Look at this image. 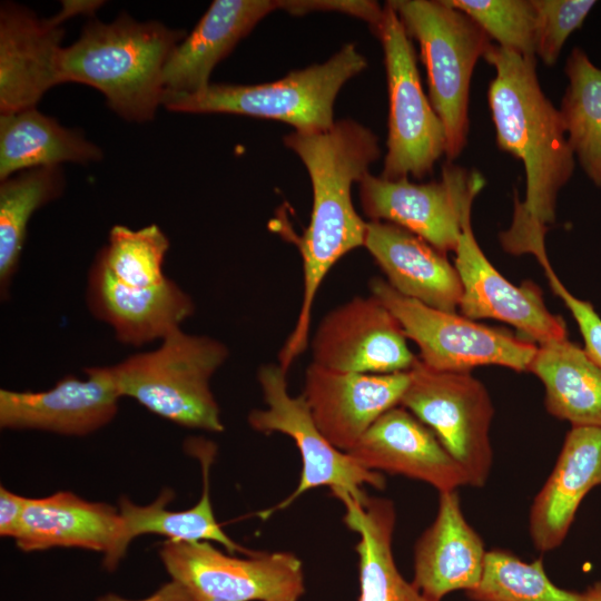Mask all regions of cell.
<instances>
[{
	"label": "cell",
	"mask_w": 601,
	"mask_h": 601,
	"mask_svg": "<svg viewBox=\"0 0 601 601\" xmlns=\"http://www.w3.org/2000/svg\"><path fill=\"white\" fill-rule=\"evenodd\" d=\"M486 553L462 512L457 492H442L436 516L415 545L412 583L432 601L469 591L480 582Z\"/></svg>",
	"instance_id": "7402d4cb"
},
{
	"label": "cell",
	"mask_w": 601,
	"mask_h": 601,
	"mask_svg": "<svg viewBox=\"0 0 601 601\" xmlns=\"http://www.w3.org/2000/svg\"><path fill=\"white\" fill-rule=\"evenodd\" d=\"M62 3L61 11L51 18L59 26L75 16L91 14L102 4L101 1H63Z\"/></svg>",
	"instance_id": "f35d334b"
},
{
	"label": "cell",
	"mask_w": 601,
	"mask_h": 601,
	"mask_svg": "<svg viewBox=\"0 0 601 601\" xmlns=\"http://www.w3.org/2000/svg\"><path fill=\"white\" fill-rule=\"evenodd\" d=\"M286 374L279 364L260 366L257 378L267 408L253 410L248 423L257 432H278L293 439L302 456V474L294 492L277 505L262 512V519L289 506L302 494L319 486H328L332 493L348 492L356 499L367 495L364 485L384 489L385 477L382 473L361 466L322 434L303 394L289 395Z\"/></svg>",
	"instance_id": "8fae6325"
},
{
	"label": "cell",
	"mask_w": 601,
	"mask_h": 601,
	"mask_svg": "<svg viewBox=\"0 0 601 601\" xmlns=\"http://www.w3.org/2000/svg\"><path fill=\"white\" fill-rule=\"evenodd\" d=\"M364 247L396 292L430 307L455 313L462 285L446 254L387 221H367Z\"/></svg>",
	"instance_id": "44dd1931"
},
{
	"label": "cell",
	"mask_w": 601,
	"mask_h": 601,
	"mask_svg": "<svg viewBox=\"0 0 601 601\" xmlns=\"http://www.w3.org/2000/svg\"><path fill=\"white\" fill-rule=\"evenodd\" d=\"M466 594L473 601H589L587 591L554 585L541 559L526 563L503 550L486 553L480 582Z\"/></svg>",
	"instance_id": "4dcf8cb0"
},
{
	"label": "cell",
	"mask_w": 601,
	"mask_h": 601,
	"mask_svg": "<svg viewBox=\"0 0 601 601\" xmlns=\"http://www.w3.org/2000/svg\"><path fill=\"white\" fill-rule=\"evenodd\" d=\"M408 383L410 371L341 372L312 362L303 396L322 434L347 453L385 412L401 404Z\"/></svg>",
	"instance_id": "9a60e30c"
},
{
	"label": "cell",
	"mask_w": 601,
	"mask_h": 601,
	"mask_svg": "<svg viewBox=\"0 0 601 601\" xmlns=\"http://www.w3.org/2000/svg\"><path fill=\"white\" fill-rule=\"evenodd\" d=\"M400 405L436 435L465 472L469 485L486 483L493 463L490 427L494 408L477 378L470 372L436 371L417 358Z\"/></svg>",
	"instance_id": "ba28073f"
},
{
	"label": "cell",
	"mask_w": 601,
	"mask_h": 601,
	"mask_svg": "<svg viewBox=\"0 0 601 601\" xmlns=\"http://www.w3.org/2000/svg\"><path fill=\"white\" fill-rule=\"evenodd\" d=\"M529 372L544 385L551 415L601 428V366L584 348L568 338L539 345Z\"/></svg>",
	"instance_id": "484cf974"
},
{
	"label": "cell",
	"mask_w": 601,
	"mask_h": 601,
	"mask_svg": "<svg viewBox=\"0 0 601 601\" xmlns=\"http://www.w3.org/2000/svg\"><path fill=\"white\" fill-rule=\"evenodd\" d=\"M370 286L372 295L400 322L405 336L417 345L418 358L430 368L470 372L475 366L499 365L529 372L538 349L532 342L430 307L400 294L382 278L372 279Z\"/></svg>",
	"instance_id": "9c48e42d"
},
{
	"label": "cell",
	"mask_w": 601,
	"mask_h": 601,
	"mask_svg": "<svg viewBox=\"0 0 601 601\" xmlns=\"http://www.w3.org/2000/svg\"><path fill=\"white\" fill-rule=\"evenodd\" d=\"M601 485V428L572 426L546 482L530 510L529 529L541 552L565 539L584 496Z\"/></svg>",
	"instance_id": "603a6c76"
},
{
	"label": "cell",
	"mask_w": 601,
	"mask_h": 601,
	"mask_svg": "<svg viewBox=\"0 0 601 601\" xmlns=\"http://www.w3.org/2000/svg\"><path fill=\"white\" fill-rule=\"evenodd\" d=\"M347 453L366 470L422 481L440 493L469 485L436 435L401 405L385 412Z\"/></svg>",
	"instance_id": "ac0fdd59"
},
{
	"label": "cell",
	"mask_w": 601,
	"mask_h": 601,
	"mask_svg": "<svg viewBox=\"0 0 601 601\" xmlns=\"http://www.w3.org/2000/svg\"><path fill=\"white\" fill-rule=\"evenodd\" d=\"M86 303L121 344L135 347L164 339L195 312L193 298L175 280L131 286L119 280L97 256L87 276Z\"/></svg>",
	"instance_id": "e0dca14e"
},
{
	"label": "cell",
	"mask_w": 601,
	"mask_h": 601,
	"mask_svg": "<svg viewBox=\"0 0 601 601\" xmlns=\"http://www.w3.org/2000/svg\"><path fill=\"white\" fill-rule=\"evenodd\" d=\"M159 555L171 580L195 601H298L305 591L302 561L289 552L238 558L209 541L167 540Z\"/></svg>",
	"instance_id": "30bf717a"
},
{
	"label": "cell",
	"mask_w": 601,
	"mask_h": 601,
	"mask_svg": "<svg viewBox=\"0 0 601 601\" xmlns=\"http://www.w3.org/2000/svg\"><path fill=\"white\" fill-rule=\"evenodd\" d=\"M305 165L313 187L311 221L299 243L304 294L294 329L278 359L288 371L307 346L312 307L332 266L364 246L366 224L356 213L351 190L381 156L377 136L362 124L341 119L321 132L293 131L283 139Z\"/></svg>",
	"instance_id": "7a4b0ae2"
},
{
	"label": "cell",
	"mask_w": 601,
	"mask_h": 601,
	"mask_svg": "<svg viewBox=\"0 0 601 601\" xmlns=\"http://www.w3.org/2000/svg\"><path fill=\"white\" fill-rule=\"evenodd\" d=\"M344 505L345 525L359 536L358 601H432L400 573L393 556L392 539L396 513L392 501L368 496L356 499L348 492L332 493Z\"/></svg>",
	"instance_id": "d4e9b609"
},
{
	"label": "cell",
	"mask_w": 601,
	"mask_h": 601,
	"mask_svg": "<svg viewBox=\"0 0 601 601\" xmlns=\"http://www.w3.org/2000/svg\"><path fill=\"white\" fill-rule=\"evenodd\" d=\"M65 187L60 166L20 171L0 184V293L7 299L18 270L32 214Z\"/></svg>",
	"instance_id": "f1b7e54d"
},
{
	"label": "cell",
	"mask_w": 601,
	"mask_h": 601,
	"mask_svg": "<svg viewBox=\"0 0 601 601\" xmlns=\"http://www.w3.org/2000/svg\"><path fill=\"white\" fill-rule=\"evenodd\" d=\"M381 41L388 90L387 152L381 177L423 178L444 155V126L425 96L412 38L386 2L374 33Z\"/></svg>",
	"instance_id": "52a82bcc"
},
{
	"label": "cell",
	"mask_w": 601,
	"mask_h": 601,
	"mask_svg": "<svg viewBox=\"0 0 601 601\" xmlns=\"http://www.w3.org/2000/svg\"><path fill=\"white\" fill-rule=\"evenodd\" d=\"M454 253L463 316L508 323L539 345L568 338L564 321L548 309L534 283L515 286L494 268L475 239L471 219L464 223Z\"/></svg>",
	"instance_id": "5bb4252c"
},
{
	"label": "cell",
	"mask_w": 601,
	"mask_h": 601,
	"mask_svg": "<svg viewBox=\"0 0 601 601\" xmlns=\"http://www.w3.org/2000/svg\"><path fill=\"white\" fill-rule=\"evenodd\" d=\"M367 66L355 43H346L323 63L294 70L257 85L209 83L185 95H166L170 111L235 114L286 122L295 131L321 132L335 124L334 104L341 88Z\"/></svg>",
	"instance_id": "5b68a950"
},
{
	"label": "cell",
	"mask_w": 601,
	"mask_h": 601,
	"mask_svg": "<svg viewBox=\"0 0 601 601\" xmlns=\"http://www.w3.org/2000/svg\"><path fill=\"white\" fill-rule=\"evenodd\" d=\"M101 158L98 146L36 108L0 116V181L28 169Z\"/></svg>",
	"instance_id": "83f0119b"
},
{
	"label": "cell",
	"mask_w": 601,
	"mask_h": 601,
	"mask_svg": "<svg viewBox=\"0 0 601 601\" xmlns=\"http://www.w3.org/2000/svg\"><path fill=\"white\" fill-rule=\"evenodd\" d=\"M14 541L24 552L56 546L101 552L104 566L109 571L117 568L126 553L119 510L65 491L28 497Z\"/></svg>",
	"instance_id": "ffe728a7"
},
{
	"label": "cell",
	"mask_w": 601,
	"mask_h": 601,
	"mask_svg": "<svg viewBox=\"0 0 601 601\" xmlns=\"http://www.w3.org/2000/svg\"><path fill=\"white\" fill-rule=\"evenodd\" d=\"M571 314L584 341V351L601 366V317L590 302H578Z\"/></svg>",
	"instance_id": "d590c367"
},
{
	"label": "cell",
	"mask_w": 601,
	"mask_h": 601,
	"mask_svg": "<svg viewBox=\"0 0 601 601\" xmlns=\"http://www.w3.org/2000/svg\"><path fill=\"white\" fill-rule=\"evenodd\" d=\"M85 373L86 378L68 375L47 391L0 390V426L82 436L107 425L121 397L109 366Z\"/></svg>",
	"instance_id": "2e32d148"
},
{
	"label": "cell",
	"mask_w": 601,
	"mask_h": 601,
	"mask_svg": "<svg viewBox=\"0 0 601 601\" xmlns=\"http://www.w3.org/2000/svg\"><path fill=\"white\" fill-rule=\"evenodd\" d=\"M277 10L293 16H304L316 11H335L362 19L370 24L373 33L378 28L384 7L370 0H276Z\"/></svg>",
	"instance_id": "e575fe53"
},
{
	"label": "cell",
	"mask_w": 601,
	"mask_h": 601,
	"mask_svg": "<svg viewBox=\"0 0 601 601\" xmlns=\"http://www.w3.org/2000/svg\"><path fill=\"white\" fill-rule=\"evenodd\" d=\"M274 10L276 0L213 1L170 53L162 72L164 97L194 93L209 86L216 65Z\"/></svg>",
	"instance_id": "cb8c5ba5"
},
{
	"label": "cell",
	"mask_w": 601,
	"mask_h": 601,
	"mask_svg": "<svg viewBox=\"0 0 601 601\" xmlns=\"http://www.w3.org/2000/svg\"><path fill=\"white\" fill-rule=\"evenodd\" d=\"M186 36L185 30L139 22L127 13L109 23L89 21L80 38L61 50L60 83L96 88L127 121L151 120L162 105L165 65Z\"/></svg>",
	"instance_id": "3957f363"
},
{
	"label": "cell",
	"mask_w": 601,
	"mask_h": 601,
	"mask_svg": "<svg viewBox=\"0 0 601 601\" xmlns=\"http://www.w3.org/2000/svg\"><path fill=\"white\" fill-rule=\"evenodd\" d=\"M62 28L29 9L2 3L0 10V112L36 108L60 83Z\"/></svg>",
	"instance_id": "d6986e66"
},
{
	"label": "cell",
	"mask_w": 601,
	"mask_h": 601,
	"mask_svg": "<svg viewBox=\"0 0 601 601\" xmlns=\"http://www.w3.org/2000/svg\"><path fill=\"white\" fill-rule=\"evenodd\" d=\"M484 60L495 70L487 100L500 149L519 158L525 170V199L515 203L511 228L501 235L505 250L545 253L544 235L555 220L560 189L570 180L575 157L560 111L539 83L536 58L491 45Z\"/></svg>",
	"instance_id": "6da1fadb"
},
{
	"label": "cell",
	"mask_w": 601,
	"mask_h": 601,
	"mask_svg": "<svg viewBox=\"0 0 601 601\" xmlns=\"http://www.w3.org/2000/svg\"><path fill=\"white\" fill-rule=\"evenodd\" d=\"M485 180L481 173L443 166L440 180L414 184L367 173L359 181V199L371 221H387L420 236L440 252H455L472 203Z\"/></svg>",
	"instance_id": "7c38bea8"
},
{
	"label": "cell",
	"mask_w": 601,
	"mask_h": 601,
	"mask_svg": "<svg viewBox=\"0 0 601 601\" xmlns=\"http://www.w3.org/2000/svg\"><path fill=\"white\" fill-rule=\"evenodd\" d=\"M564 71L569 82L559 111L568 141L584 174L601 188V69L575 47Z\"/></svg>",
	"instance_id": "f546056e"
},
{
	"label": "cell",
	"mask_w": 601,
	"mask_h": 601,
	"mask_svg": "<svg viewBox=\"0 0 601 601\" xmlns=\"http://www.w3.org/2000/svg\"><path fill=\"white\" fill-rule=\"evenodd\" d=\"M26 496L0 487V535L14 539L27 503Z\"/></svg>",
	"instance_id": "8d00e7d4"
},
{
	"label": "cell",
	"mask_w": 601,
	"mask_h": 601,
	"mask_svg": "<svg viewBox=\"0 0 601 601\" xmlns=\"http://www.w3.org/2000/svg\"><path fill=\"white\" fill-rule=\"evenodd\" d=\"M589 601H601V583H597L587 590Z\"/></svg>",
	"instance_id": "ab89813d"
},
{
	"label": "cell",
	"mask_w": 601,
	"mask_h": 601,
	"mask_svg": "<svg viewBox=\"0 0 601 601\" xmlns=\"http://www.w3.org/2000/svg\"><path fill=\"white\" fill-rule=\"evenodd\" d=\"M407 35L420 45L430 101L446 136L445 157L466 146L469 95L474 67L492 45L486 32L446 0H391Z\"/></svg>",
	"instance_id": "8992f818"
},
{
	"label": "cell",
	"mask_w": 601,
	"mask_h": 601,
	"mask_svg": "<svg viewBox=\"0 0 601 601\" xmlns=\"http://www.w3.org/2000/svg\"><path fill=\"white\" fill-rule=\"evenodd\" d=\"M98 601H195L188 590L183 587L179 582L171 580L170 582L164 584L151 595L131 600L125 599L116 594H108L100 598Z\"/></svg>",
	"instance_id": "74e56055"
},
{
	"label": "cell",
	"mask_w": 601,
	"mask_h": 601,
	"mask_svg": "<svg viewBox=\"0 0 601 601\" xmlns=\"http://www.w3.org/2000/svg\"><path fill=\"white\" fill-rule=\"evenodd\" d=\"M169 245L168 237L156 224L140 229L115 225L109 231L108 243L96 256L119 280L148 287L168 278L164 263Z\"/></svg>",
	"instance_id": "1f68e13d"
},
{
	"label": "cell",
	"mask_w": 601,
	"mask_h": 601,
	"mask_svg": "<svg viewBox=\"0 0 601 601\" xmlns=\"http://www.w3.org/2000/svg\"><path fill=\"white\" fill-rule=\"evenodd\" d=\"M475 21L497 46L526 57L536 52V11L532 0H446Z\"/></svg>",
	"instance_id": "d6a6232c"
},
{
	"label": "cell",
	"mask_w": 601,
	"mask_h": 601,
	"mask_svg": "<svg viewBox=\"0 0 601 601\" xmlns=\"http://www.w3.org/2000/svg\"><path fill=\"white\" fill-rule=\"evenodd\" d=\"M190 452L196 455L203 469V493L199 501L185 511H169L166 505L174 499V492L165 489L151 504L137 505L127 497L119 500V513L122 519V546L127 551L129 543L141 534L165 535L170 541L199 542L214 541L221 544L228 553L242 552L245 555L254 551L244 549L233 541L215 519L209 494V469L215 450L209 443L191 441Z\"/></svg>",
	"instance_id": "4316f807"
},
{
	"label": "cell",
	"mask_w": 601,
	"mask_h": 601,
	"mask_svg": "<svg viewBox=\"0 0 601 601\" xmlns=\"http://www.w3.org/2000/svg\"><path fill=\"white\" fill-rule=\"evenodd\" d=\"M228 355L218 339L180 327L157 348L130 355L109 370L121 397H131L178 425L221 432L224 424L209 382Z\"/></svg>",
	"instance_id": "277c9868"
},
{
	"label": "cell",
	"mask_w": 601,
	"mask_h": 601,
	"mask_svg": "<svg viewBox=\"0 0 601 601\" xmlns=\"http://www.w3.org/2000/svg\"><path fill=\"white\" fill-rule=\"evenodd\" d=\"M406 339L400 322L377 297L356 296L319 323L312 339L313 362L341 372H407L418 357Z\"/></svg>",
	"instance_id": "4fadbf2b"
},
{
	"label": "cell",
	"mask_w": 601,
	"mask_h": 601,
	"mask_svg": "<svg viewBox=\"0 0 601 601\" xmlns=\"http://www.w3.org/2000/svg\"><path fill=\"white\" fill-rule=\"evenodd\" d=\"M536 11V52L546 66H553L569 36L581 28L593 0H532Z\"/></svg>",
	"instance_id": "836d02e7"
}]
</instances>
